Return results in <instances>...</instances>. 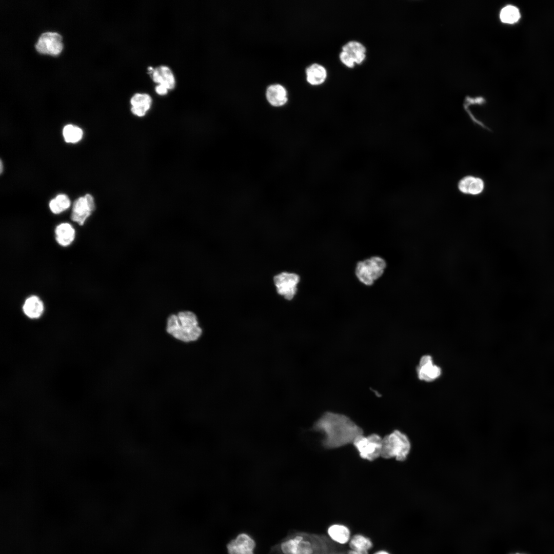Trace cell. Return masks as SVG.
Wrapping results in <instances>:
<instances>
[{
  "label": "cell",
  "mask_w": 554,
  "mask_h": 554,
  "mask_svg": "<svg viewBox=\"0 0 554 554\" xmlns=\"http://www.w3.org/2000/svg\"><path fill=\"white\" fill-rule=\"evenodd\" d=\"M313 429L323 435V446L334 449L353 443L363 434L362 429L348 417L335 412H325L314 424Z\"/></svg>",
  "instance_id": "cell-1"
},
{
  "label": "cell",
  "mask_w": 554,
  "mask_h": 554,
  "mask_svg": "<svg viewBox=\"0 0 554 554\" xmlns=\"http://www.w3.org/2000/svg\"><path fill=\"white\" fill-rule=\"evenodd\" d=\"M165 331L173 340L184 344L196 342L203 333L196 314L190 310H182L167 316Z\"/></svg>",
  "instance_id": "cell-2"
},
{
  "label": "cell",
  "mask_w": 554,
  "mask_h": 554,
  "mask_svg": "<svg viewBox=\"0 0 554 554\" xmlns=\"http://www.w3.org/2000/svg\"><path fill=\"white\" fill-rule=\"evenodd\" d=\"M318 542L315 536L295 531L272 546L271 554H317Z\"/></svg>",
  "instance_id": "cell-3"
},
{
  "label": "cell",
  "mask_w": 554,
  "mask_h": 554,
  "mask_svg": "<svg viewBox=\"0 0 554 554\" xmlns=\"http://www.w3.org/2000/svg\"><path fill=\"white\" fill-rule=\"evenodd\" d=\"M411 447L408 436L398 429L394 430L382 438L381 457L404 462L407 459Z\"/></svg>",
  "instance_id": "cell-4"
},
{
  "label": "cell",
  "mask_w": 554,
  "mask_h": 554,
  "mask_svg": "<svg viewBox=\"0 0 554 554\" xmlns=\"http://www.w3.org/2000/svg\"><path fill=\"white\" fill-rule=\"evenodd\" d=\"M386 267L385 260L374 256L358 262L355 274L359 281L366 286H371L384 273Z\"/></svg>",
  "instance_id": "cell-5"
},
{
  "label": "cell",
  "mask_w": 554,
  "mask_h": 554,
  "mask_svg": "<svg viewBox=\"0 0 554 554\" xmlns=\"http://www.w3.org/2000/svg\"><path fill=\"white\" fill-rule=\"evenodd\" d=\"M352 444L360 457L364 460L372 461L381 457L382 438L378 434L372 433L367 436L362 434Z\"/></svg>",
  "instance_id": "cell-6"
},
{
  "label": "cell",
  "mask_w": 554,
  "mask_h": 554,
  "mask_svg": "<svg viewBox=\"0 0 554 554\" xmlns=\"http://www.w3.org/2000/svg\"><path fill=\"white\" fill-rule=\"evenodd\" d=\"M366 48L361 43L351 41L342 47L339 57L341 62L348 68L354 67L355 64H361L366 58Z\"/></svg>",
  "instance_id": "cell-7"
},
{
  "label": "cell",
  "mask_w": 554,
  "mask_h": 554,
  "mask_svg": "<svg viewBox=\"0 0 554 554\" xmlns=\"http://www.w3.org/2000/svg\"><path fill=\"white\" fill-rule=\"evenodd\" d=\"M64 47L62 36L56 32L42 33L35 44L36 50L39 53L52 56L59 55Z\"/></svg>",
  "instance_id": "cell-8"
},
{
  "label": "cell",
  "mask_w": 554,
  "mask_h": 554,
  "mask_svg": "<svg viewBox=\"0 0 554 554\" xmlns=\"http://www.w3.org/2000/svg\"><path fill=\"white\" fill-rule=\"evenodd\" d=\"M300 280L298 274L283 272L273 278L277 292L288 300H292L297 291V285Z\"/></svg>",
  "instance_id": "cell-9"
},
{
  "label": "cell",
  "mask_w": 554,
  "mask_h": 554,
  "mask_svg": "<svg viewBox=\"0 0 554 554\" xmlns=\"http://www.w3.org/2000/svg\"><path fill=\"white\" fill-rule=\"evenodd\" d=\"M94 209L95 204L93 196L90 194H87L74 201L71 219L80 225H83Z\"/></svg>",
  "instance_id": "cell-10"
},
{
  "label": "cell",
  "mask_w": 554,
  "mask_h": 554,
  "mask_svg": "<svg viewBox=\"0 0 554 554\" xmlns=\"http://www.w3.org/2000/svg\"><path fill=\"white\" fill-rule=\"evenodd\" d=\"M254 540L248 534H239L227 545L228 554H254Z\"/></svg>",
  "instance_id": "cell-11"
},
{
  "label": "cell",
  "mask_w": 554,
  "mask_h": 554,
  "mask_svg": "<svg viewBox=\"0 0 554 554\" xmlns=\"http://www.w3.org/2000/svg\"><path fill=\"white\" fill-rule=\"evenodd\" d=\"M130 112L137 118L145 117L152 104L151 96L146 93H136L130 99Z\"/></svg>",
  "instance_id": "cell-12"
},
{
  "label": "cell",
  "mask_w": 554,
  "mask_h": 554,
  "mask_svg": "<svg viewBox=\"0 0 554 554\" xmlns=\"http://www.w3.org/2000/svg\"><path fill=\"white\" fill-rule=\"evenodd\" d=\"M417 371L419 379L426 382L434 380L441 374V368L433 364L432 358L429 355L421 358Z\"/></svg>",
  "instance_id": "cell-13"
},
{
  "label": "cell",
  "mask_w": 554,
  "mask_h": 554,
  "mask_svg": "<svg viewBox=\"0 0 554 554\" xmlns=\"http://www.w3.org/2000/svg\"><path fill=\"white\" fill-rule=\"evenodd\" d=\"M484 181L479 177L467 175L462 177L458 183L459 190L465 194L477 195L484 190Z\"/></svg>",
  "instance_id": "cell-14"
},
{
  "label": "cell",
  "mask_w": 554,
  "mask_h": 554,
  "mask_svg": "<svg viewBox=\"0 0 554 554\" xmlns=\"http://www.w3.org/2000/svg\"><path fill=\"white\" fill-rule=\"evenodd\" d=\"M153 81L158 85L166 87L168 90H172L175 86V78L171 69L167 66L161 65L154 68L151 73Z\"/></svg>",
  "instance_id": "cell-15"
},
{
  "label": "cell",
  "mask_w": 554,
  "mask_h": 554,
  "mask_svg": "<svg viewBox=\"0 0 554 554\" xmlns=\"http://www.w3.org/2000/svg\"><path fill=\"white\" fill-rule=\"evenodd\" d=\"M266 97L268 102L275 107L284 105L288 99L286 89L278 84L271 85L267 88Z\"/></svg>",
  "instance_id": "cell-16"
},
{
  "label": "cell",
  "mask_w": 554,
  "mask_h": 554,
  "mask_svg": "<svg viewBox=\"0 0 554 554\" xmlns=\"http://www.w3.org/2000/svg\"><path fill=\"white\" fill-rule=\"evenodd\" d=\"M306 79L312 85H319L323 83L327 76L326 68L322 65L313 63L306 69Z\"/></svg>",
  "instance_id": "cell-17"
},
{
  "label": "cell",
  "mask_w": 554,
  "mask_h": 554,
  "mask_svg": "<svg viewBox=\"0 0 554 554\" xmlns=\"http://www.w3.org/2000/svg\"><path fill=\"white\" fill-rule=\"evenodd\" d=\"M55 239L61 246H67L74 240L75 230L68 223H63L57 225L55 229Z\"/></svg>",
  "instance_id": "cell-18"
},
{
  "label": "cell",
  "mask_w": 554,
  "mask_h": 554,
  "mask_svg": "<svg viewBox=\"0 0 554 554\" xmlns=\"http://www.w3.org/2000/svg\"><path fill=\"white\" fill-rule=\"evenodd\" d=\"M44 308L43 302L35 295L27 298L23 306L24 313L31 319L40 317L44 311Z\"/></svg>",
  "instance_id": "cell-19"
},
{
  "label": "cell",
  "mask_w": 554,
  "mask_h": 554,
  "mask_svg": "<svg viewBox=\"0 0 554 554\" xmlns=\"http://www.w3.org/2000/svg\"><path fill=\"white\" fill-rule=\"evenodd\" d=\"M327 533L332 540L340 544H346L350 539V529L343 524L330 525L327 529Z\"/></svg>",
  "instance_id": "cell-20"
},
{
  "label": "cell",
  "mask_w": 554,
  "mask_h": 554,
  "mask_svg": "<svg viewBox=\"0 0 554 554\" xmlns=\"http://www.w3.org/2000/svg\"><path fill=\"white\" fill-rule=\"evenodd\" d=\"M349 546L352 550L368 551L372 548L373 543L369 538L361 534H355L350 538Z\"/></svg>",
  "instance_id": "cell-21"
},
{
  "label": "cell",
  "mask_w": 554,
  "mask_h": 554,
  "mask_svg": "<svg viewBox=\"0 0 554 554\" xmlns=\"http://www.w3.org/2000/svg\"><path fill=\"white\" fill-rule=\"evenodd\" d=\"M521 17L518 8L512 5H507L502 9L500 13L501 21L506 24H512L517 22Z\"/></svg>",
  "instance_id": "cell-22"
},
{
  "label": "cell",
  "mask_w": 554,
  "mask_h": 554,
  "mask_svg": "<svg viewBox=\"0 0 554 554\" xmlns=\"http://www.w3.org/2000/svg\"><path fill=\"white\" fill-rule=\"evenodd\" d=\"M70 206V201L67 195L64 194H58L49 203L51 211L55 214H58L67 209Z\"/></svg>",
  "instance_id": "cell-23"
},
{
  "label": "cell",
  "mask_w": 554,
  "mask_h": 554,
  "mask_svg": "<svg viewBox=\"0 0 554 554\" xmlns=\"http://www.w3.org/2000/svg\"><path fill=\"white\" fill-rule=\"evenodd\" d=\"M63 134L65 142L75 143L82 138L83 132L78 127L69 124L64 127Z\"/></svg>",
  "instance_id": "cell-24"
},
{
  "label": "cell",
  "mask_w": 554,
  "mask_h": 554,
  "mask_svg": "<svg viewBox=\"0 0 554 554\" xmlns=\"http://www.w3.org/2000/svg\"><path fill=\"white\" fill-rule=\"evenodd\" d=\"M156 93L160 95H164L168 93V89L162 85H157L155 87Z\"/></svg>",
  "instance_id": "cell-25"
},
{
  "label": "cell",
  "mask_w": 554,
  "mask_h": 554,
  "mask_svg": "<svg viewBox=\"0 0 554 554\" xmlns=\"http://www.w3.org/2000/svg\"><path fill=\"white\" fill-rule=\"evenodd\" d=\"M347 554H369V552L367 550L361 551L350 549L348 551Z\"/></svg>",
  "instance_id": "cell-26"
},
{
  "label": "cell",
  "mask_w": 554,
  "mask_h": 554,
  "mask_svg": "<svg viewBox=\"0 0 554 554\" xmlns=\"http://www.w3.org/2000/svg\"><path fill=\"white\" fill-rule=\"evenodd\" d=\"M373 554H390V553L389 552H388V551H386V550H379V551H376Z\"/></svg>",
  "instance_id": "cell-27"
},
{
  "label": "cell",
  "mask_w": 554,
  "mask_h": 554,
  "mask_svg": "<svg viewBox=\"0 0 554 554\" xmlns=\"http://www.w3.org/2000/svg\"><path fill=\"white\" fill-rule=\"evenodd\" d=\"M1 173L3 172V163L2 160H1Z\"/></svg>",
  "instance_id": "cell-28"
},
{
  "label": "cell",
  "mask_w": 554,
  "mask_h": 554,
  "mask_svg": "<svg viewBox=\"0 0 554 554\" xmlns=\"http://www.w3.org/2000/svg\"><path fill=\"white\" fill-rule=\"evenodd\" d=\"M515 554H523V553H515Z\"/></svg>",
  "instance_id": "cell-29"
}]
</instances>
